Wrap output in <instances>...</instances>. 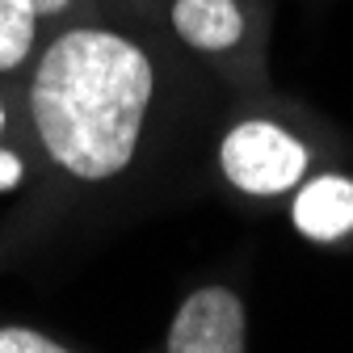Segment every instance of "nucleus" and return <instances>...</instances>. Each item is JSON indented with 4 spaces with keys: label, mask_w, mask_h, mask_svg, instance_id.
I'll return each instance as SVG.
<instances>
[{
    "label": "nucleus",
    "mask_w": 353,
    "mask_h": 353,
    "mask_svg": "<svg viewBox=\"0 0 353 353\" xmlns=\"http://www.w3.org/2000/svg\"><path fill=\"white\" fill-rule=\"evenodd\" d=\"M34 5L51 26H63L72 17H130L126 0H34Z\"/></svg>",
    "instance_id": "nucleus-7"
},
{
    "label": "nucleus",
    "mask_w": 353,
    "mask_h": 353,
    "mask_svg": "<svg viewBox=\"0 0 353 353\" xmlns=\"http://www.w3.org/2000/svg\"><path fill=\"white\" fill-rule=\"evenodd\" d=\"M51 30L34 0H0V80H26Z\"/></svg>",
    "instance_id": "nucleus-6"
},
{
    "label": "nucleus",
    "mask_w": 353,
    "mask_h": 353,
    "mask_svg": "<svg viewBox=\"0 0 353 353\" xmlns=\"http://www.w3.org/2000/svg\"><path fill=\"white\" fill-rule=\"evenodd\" d=\"M328 160V130L294 101L232 97L223 130L214 135V172L232 194L248 202L290 198Z\"/></svg>",
    "instance_id": "nucleus-2"
},
{
    "label": "nucleus",
    "mask_w": 353,
    "mask_h": 353,
    "mask_svg": "<svg viewBox=\"0 0 353 353\" xmlns=\"http://www.w3.org/2000/svg\"><path fill=\"white\" fill-rule=\"evenodd\" d=\"M290 228L312 244H349L353 240V172L316 168L290 194Z\"/></svg>",
    "instance_id": "nucleus-5"
},
{
    "label": "nucleus",
    "mask_w": 353,
    "mask_h": 353,
    "mask_svg": "<svg viewBox=\"0 0 353 353\" xmlns=\"http://www.w3.org/2000/svg\"><path fill=\"white\" fill-rule=\"evenodd\" d=\"M17 114H21V97L13 101L5 88H0V139H13V126H17Z\"/></svg>",
    "instance_id": "nucleus-10"
},
{
    "label": "nucleus",
    "mask_w": 353,
    "mask_h": 353,
    "mask_svg": "<svg viewBox=\"0 0 353 353\" xmlns=\"http://www.w3.org/2000/svg\"><path fill=\"white\" fill-rule=\"evenodd\" d=\"M0 353H76V349L26 324H0Z\"/></svg>",
    "instance_id": "nucleus-8"
},
{
    "label": "nucleus",
    "mask_w": 353,
    "mask_h": 353,
    "mask_svg": "<svg viewBox=\"0 0 353 353\" xmlns=\"http://www.w3.org/2000/svg\"><path fill=\"white\" fill-rule=\"evenodd\" d=\"M21 126L68 185H114L232 93L139 17H72L21 80Z\"/></svg>",
    "instance_id": "nucleus-1"
},
{
    "label": "nucleus",
    "mask_w": 353,
    "mask_h": 353,
    "mask_svg": "<svg viewBox=\"0 0 353 353\" xmlns=\"http://www.w3.org/2000/svg\"><path fill=\"white\" fill-rule=\"evenodd\" d=\"M30 176V152L17 148L13 139H0V194H13Z\"/></svg>",
    "instance_id": "nucleus-9"
},
{
    "label": "nucleus",
    "mask_w": 353,
    "mask_h": 353,
    "mask_svg": "<svg viewBox=\"0 0 353 353\" xmlns=\"http://www.w3.org/2000/svg\"><path fill=\"white\" fill-rule=\"evenodd\" d=\"M168 47L206 68L232 97H270V0H126Z\"/></svg>",
    "instance_id": "nucleus-3"
},
{
    "label": "nucleus",
    "mask_w": 353,
    "mask_h": 353,
    "mask_svg": "<svg viewBox=\"0 0 353 353\" xmlns=\"http://www.w3.org/2000/svg\"><path fill=\"white\" fill-rule=\"evenodd\" d=\"M164 353H248V303L223 282L190 290L168 320Z\"/></svg>",
    "instance_id": "nucleus-4"
}]
</instances>
